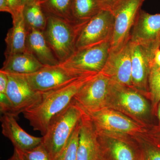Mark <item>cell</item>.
Returning <instances> with one entry per match:
<instances>
[{"label":"cell","mask_w":160,"mask_h":160,"mask_svg":"<svg viewBox=\"0 0 160 160\" xmlns=\"http://www.w3.org/2000/svg\"><path fill=\"white\" fill-rule=\"evenodd\" d=\"M131 42L132 88L146 90L148 87L149 72L154 63L157 51L149 50L131 41Z\"/></svg>","instance_id":"obj_12"},{"label":"cell","mask_w":160,"mask_h":160,"mask_svg":"<svg viewBox=\"0 0 160 160\" xmlns=\"http://www.w3.org/2000/svg\"><path fill=\"white\" fill-rule=\"evenodd\" d=\"M71 9L75 22L81 25L86 24L102 10L97 0H72Z\"/></svg>","instance_id":"obj_21"},{"label":"cell","mask_w":160,"mask_h":160,"mask_svg":"<svg viewBox=\"0 0 160 160\" xmlns=\"http://www.w3.org/2000/svg\"><path fill=\"white\" fill-rule=\"evenodd\" d=\"M109 151L112 160H135L131 148L122 141L115 140L112 142Z\"/></svg>","instance_id":"obj_24"},{"label":"cell","mask_w":160,"mask_h":160,"mask_svg":"<svg viewBox=\"0 0 160 160\" xmlns=\"http://www.w3.org/2000/svg\"><path fill=\"white\" fill-rule=\"evenodd\" d=\"M72 0H40L41 7L46 16L59 18L72 24L75 22L72 14ZM81 25V24H78Z\"/></svg>","instance_id":"obj_20"},{"label":"cell","mask_w":160,"mask_h":160,"mask_svg":"<svg viewBox=\"0 0 160 160\" xmlns=\"http://www.w3.org/2000/svg\"><path fill=\"white\" fill-rule=\"evenodd\" d=\"M8 84V76L6 72L0 70V92L6 93Z\"/></svg>","instance_id":"obj_30"},{"label":"cell","mask_w":160,"mask_h":160,"mask_svg":"<svg viewBox=\"0 0 160 160\" xmlns=\"http://www.w3.org/2000/svg\"><path fill=\"white\" fill-rule=\"evenodd\" d=\"M130 41L152 51L160 47V13L151 14L141 9L130 34Z\"/></svg>","instance_id":"obj_10"},{"label":"cell","mask_w":160,"mask_h":160,"mask_svg":"<svg viewBox=\"0 0 160 160\" xmlns=\"http://www.w3.org/2000/svg\"><path fill=\"white\" fill-rule=\"evenodd\" d=\"M110 47V42H107L79 49L59 65L81 76L99 74L105 66Z\"/></svg>","instance_id":"obj_4"},{"label":"cell","mask_w":160,"mask_h":160,"mask_svg":"<svg viewBox=\"0 0 160 160\" xmlns=\"http://www.w3.org/2000/svg\"><path fill=\"white\" fill-rule=\"evenodd\" d=\"M154 62L157 65L160 67V50L158 49L156 52L154 56Z\"/></svg>","instance_id":"obj_33"},{"label":"cell","mask_w":160,"mask_h":160,"mask_svg":"<svg viewBox=\"0 0 160 160\" xmlns=\"http://www.w3.org/2000/svg\"><path fill=\"white\" fill-rule=\"evenodd\" d=\"M0 11L8 12L11 16L13 14V12L6 0H0Z\"/></svg>","instance_id":"obj_31"},{"label":"cell","mask_w":160,"mask_h":160,"mask_svg":"<svg viewBox=\"0 0 160 160\" xmlns=\"http://www.w3.org/2000/svg\"><path fill=\"white\" fill-rule=\"evenodd\" d=\"M111 81L100 73L88 81L79 90L74 99L86 112L102 109L110 91Z\"/></svg>","instance_id":"obj_11"},{"label":"cell","mask_w":160,"mask_h":160,"mask_svg":"<svg viewBox=\"0 0 160 160\" xmlns=\"http://www.w3.org/2000/svg\"><path fill=\"white\" fill-rule=\"evenodd\" d=\"M148 86L155 102H160V67L154 63L152 66L148 78Z\"/></svg>","instance_id":"obj_25"},{"label":"cell","mask_w":160,"mask_h":160,"mask_svg":"<svg viewBox=\"0 0 160 160\" xmlns=\"http://www.w3.org/2000/svg\"><path fill=\"white\" fill-rule=\"evenodd\" d=\"M101 10L113 12L122 0H97Z\"/></svg>","instance_id":"obj_27"},{"label":"cell","mask_w":160,"mask_h":160,"mask_svg":"<svg viewBox=\"0 0 160 160\" xmlns=\"http://www.w3.org/2000/svg\"><path fill=\"white\" fill-rule=\"evenodd\" d=\"M86 112L97 130L103 129L126 132L132 131L135 128L134 124L131 120L112 110L102 109L98 111Z\"/></svg>","instance_id":"obj_15"},{"label":"cell","mask_w":160,"mask_h":160,"mask_svg":"<svg viewBox=\"0 0 160 160\" xmlns=\"http://www.w3.org/2000/svg\"><path fill=\"white\" fill-rule=\"evenodd\" d=\"M97 75L83 77L65 86L42 92L39 101L23 112L24 118L33 130L39 131L43 136L51 119L65 109L82 87Z\"/></svg>","instance_id":"obj_1"},{"label":"cell","mask_w":160,"mask_h":160,"mask_svg":"<svg viewBox=\"0 0 160 160\" xmlns=\"http://www.w3.org/2000/svg\"><path fill=\"white\" fill-rule=\"evenodd\" d=\"M39 1L40 0H22V3L23 6H24L25 5L27 4H29V3Z\"/></svg>","instance_id":"obj_34"},{"label":"cell","mask_w":160,"mask_h":160,"mask_svg":"<svg viewBox=\"0 0 160 160\" xmlns=\"http://www.w3.org/2000/svg\"><path fill=\"white\" fill-rule=\"evenodd\" d=\"M23 15L26 30L34 29L42 32L45 30L47 18L41 7L39 1L25 5Z\"/></svg>","instance_id":"obj_22"},{"label":"cell","mask_w":160,"mask_h":160,"mask_svg":"<svg viewBox=\"0 0 160 160\" xmlns=\"http://www.w3.org/2000/svg\"><path fill=\"white\" fill-rule=\"evenodd\" d=\"M81 121L78 123L69 141L55 160H77V151Z\"/></svg>","instance_id":"obj_23"},{"label":"cell","mask_w":160,"mask_h":160,"mask_svg":"<svg viewBox=\"0 0 160 160\" xmlns=\"http://www.w3.org/2000/svg\"><path fill=\"white\" fill-rule=\"evenodd\" d=\"M94 128L86 112L81 120L77 160H100L99 147Z\"/></svg>","instance_id":"obj_14"},{"label":"cell","mask_w":160,"mask_h":160,"mask_svg":"<svg viewBox=\"0 0 160 160\" xmlns=\"http://www.w3.org/2000/svg\"><path fill=\"white\" fill-rule=\"evenodd\" d=\"M158 116L159 119L160 121V103L159 105L158 108Z\"/></svg>","instance_id":"obj_35"},{"label":"cell","mask_w":160,"mask_h":160,"mask_svg":"<svg viewBox=\"0 0 160 160\" xmlns=\"http://www.w3.org/2000/svg\"><path fill=\"white\" fill-rule=\"evenodd\" d=\"M145 0H122L113 12L114 29L110 50L120 48L130 40L135 20Z\"/></svg>","instance_id":"obj_6"},{"label":"cell","mask_w":160,"mask_h":160,"mask_svg":"<svg viewBox=\"0 0 160 160\" xmlns=\"http://www.w3.org/2000/svg\"><path fill=\"white\" fill-rule=\"evenodd\" d=\"M6 1L13 12L12 17H14L15 16L23 12L24 6H23L22 0H6Z\"/></svg>","instance_id":"obj_28"},{"label":"cell","mask_w":160,"mask_h":160,"mask_svg":"<svg viewBox=\"0 0 160 160\" xmlns=\"http://www.w3.org/2000/svg\"><path fill=\"white\" fill-rule=\"evenodd\" d=\"M131 69V42L129 40L119 49L110 50L101 73L112 82L132 88Z\"/></svg>","instance_id":"obj_7"},{"label":"cell","mask_w":160,"mask_h":160,"mask_svg":"<svg viewBox=\"0 0 160 160\" xmlns=\"http://www.w3.org/2000/svg\"><path fill=\"white\" fill-rule=\"evenodd\" d=\"M24 75L32 89L41 93L57 89L85 77L72 72L59 65L45 66L33 73Z\"/></svg>","instance_id":"obj_9"},{"label":"cell","mask_w":160,"mask_h":160,"mask_svg":"<svg viewBox=\"0 0 160 160\" xmlns=\"http://www.w3.org/2000/svg\"><path fill=\"white\" fill-rule=\"evenodd\" d=\"M114 25L113 13L110 11L101 10L82 27L77 40L76 51L111 42Z\"/></svg>","instance_id":"obj_5"},{"label":"cell","mask_w":160,"mask_h":160,"mask_svg":"<svg viewBox=\"0 0 160 160\" xmlns=\"http://www.w3.org/2000/svg\"><path fill=\"white\" fill-rule=\"evenodd\" d=\"M47 18L43 33L56 57L60 63L63 62L76 51L78 35L85 24H72L52 16Z\"/></svg>","instance_id":"obj_3"},{"label":"cell","mask_w":160,"mask_h":160,"mask_svg":"<svg viewBox=\"0 0 160 160\" xmlns=\"http://www.w3.org/2000/svg\"><path fill=\"white\" fill-rule=\"evenodd\" d=\"M16 118L11 115L3 114L0 119L2 133L11 141L14 148L26 151L42 143V137H36L27 133L18 124Z\"/></svg>","instance_id":"obj_13"},{"label":"cell","mask_w":160,"mask_h":160,"mask_svg":"<svg viewBox=\"0 0 160 160\" xmlns=\"http://www.w3.org/2000/svg\"><path fill=\"white\" fill-rule=\"evenodd\" d=\"M26 49L44 66H57L60 62L45 37L43 32L34 29L27 30Z\"/></svg>","instance_id":"obj_16"},{"label":"cell","mask_w":160,"mask_h":160,"mask_svg":"<svg viewBox=\"0 0 160 160\" xmlns=\"http://www.w3.org/2000/svg\"><path fill=\"white\" fill-rule=\"evenodd\" d=\"M8 160H23L19 151L14 148L13 154Z\"/></svg>","instance_id":"obj_32"},{"label":"cell","mask_w":160,"mask_h":160,"mask_svg":"<svg viewBox=\"0 0 160 160\" xmlns=\"http://www.w3.org/2000/svg\"><path fill=\"white\" fill-rule=\"evenodd\" d=\"M85 112L73 99L65 109L50 120L42 136V144L52 160L56 159L66 147Z\"/></svg>","instance_id":"obj_2"},{"label":"cell","mask_w":160,"mask_h":160,"mask_svg":"<svg viewBox=\"0 0 160 160\" xmlns=\"http://www.w3.org/2000/svg\"><path fill=\"white\" fill-rule=\"evenodd\" d=\"M12 26L6 35L5 57L26 51L27 30L23 12L12 18Z\"/></svg>","instance_id":"obj_19"},{"label":"cell","mask_w":160,"mask_h":160,"mask_svg":"<svg viewBox=\"0 0 160 160\" xmlns=\"http://www.w3.org/2000/svg\"><path fill=\"white\" fill-rule=\"evenodd\" d=\"M6 72L8 78L6 94L12 107L11 115L17 118L36 104L42 93L32 89L24 74Z\"/></svg>","instance_id":"obj_8"},{"label":"cell","mask_w":160,"mask_h":160,"mask_svg":"<svg viewBox=\"0 0 160 160\" xmlns=\"http://www.w3.org/2000/svg\"><path fill=\"white\" fill-rule=\"evenodd\" d=\"M146 160H160V148L151 147L146 151Z\"/></svg>","instance_id":"obj_29"},{"label":"cell","mask_w":160,"mask_h":160,"mask_svg":"<svg viewBox=\"0 0 160 160\" xmlns=\"http://www.w3.org/2000/svg\"><path fill=\"white\" fill-rule=\"evenodd\" d=\"M18 151L23 160H52L42 143L33 149L26 151Z\"/></svg>","instance_id":"obj_26"},{"label":"cell","mask_w":160,"mask_h":160,"mask_svg":"<svg viewBox=\"0 0 160 160\" xmlns=\"http://www.w3.org/2000/svg\"><path fill=\"white\" fill-rule=\"evenodd\" d=\"M130 88L111 81L110 91L118 97L119 103L123 109L136 115L145 114L148 111L147 102L141 95Z\"/></svg>","instance_id":"obj_17"},{"label":"cell","mask_w":160,"mask_h":160,"mask_svg":"<svg viewBox=\"0 0 160 160\" xmlns=\"http://www.w3.org/2000/svg\"><path fill=\"white\" fill-rule=\"evenodd\" d=\"M45 66L26 50L6 57L1 70L9 73L28 74Z\"/></svg>","instance_id":"obj_18"}]
</instances>
